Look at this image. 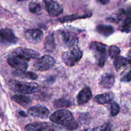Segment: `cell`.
Wrapping results in <instances>:
<instances>
[{
  "label": "cell",
  "instance_id": "ffe728a7",
  "mask_svg": "<svg viewBox=\"0 0 131 131\" xmlns=\"http://www.w3.org/2000/svg\"><path fill=\"white\" fill-rule=\"evenodd\" d=\"M113 99V95L111 93H106L97 95L95 97V101L99 104H103L111 102Z\"/></svg>",
  "mask_w": 131,
  "mask_h": 131
},
{
  "label": "cell",
  "instance_id": "277c9868",
  "mask_svg": "<svg viewBox=\"0 0 131 131\" xmlns=\"http://www.w3.org/2000/svg\"><path fill=\"white\" fill-rule=\"evenodd\" d=\"M82 53L77 47H73L63 53L62 59L64 64L68 66H73L81 58Z\"/></svg>",
  "mask_w": 131,
  "mask_h": 131
},
{
  "label": "cell",
  "instance_id": "30bf717a",
  "mask_svg": "<svg viewBox=\"0 0 131 131\" xmlns=\"http://www.w3.org/2000/svg\"><path fill=\"white\" fill-rule=\"evenodd\" d=\"M44 2L46 10L51 16H57L62 13V7L57 2L54 1H46Z\"/></svg>",
  "mask_w": 131,
  "mask_h": 131
},
{
  "label": "cell",
  "instance_id": "4dcf8cb0",
  "mask_svg": "<svg viewBox=\"0 0 131 131\" xmlns=\"http://www.w3.org/2000/svg\"><path fill=\"white\" fill-rule=\"evenodd\" d=\"M19 114L21 116L24 117H26L27 116V114H26L24 111H20V112H19Z\"/></svg>",
  "mask_w": 131,
  "mask_h": 131
},
{
  "label": "cell",
  "instance_id": "484cf974",
  "mask_svg": "<svg viewBox=\"0 0 131 131\" xmlns=\"http://www.w3.org/2000/svg\"><path fill=\"white\" fill-rule=\"evenodd\" d=\"M120 29L122 32H128L131 31V17H126L120 26Z\"/></svg>",
  "mask_w": 131,
  "mask_h": 131
},
{
  "label": "cell",
  "instance_id": "6da1fadb",
  "mask_svg": "<svg viewBox=\"0 0 131 131\" xmlns=\"http://www.w3.org/2000/svg\"><path fill=\"white\" fill-rule=\"evenodd\" d=\"M50 119L53 122L63 126L69 130L76 129L78 126L72 114L67 110H60L55 112L50 116Z\"/></svg>",
  "mask_w": 131,
  "mask_h": 131
},
{
  "label": "cell",
  "instance_id": "1f68e13d",
  "mask_svg": "<svg viewBox=\"0 0 131 131\" xmlns=\"http://www.w3.org/2000/svg\"><path fill=\"white\" fill-rule=\"evenodd\" d=\"M127 56V58L128 59H129L131 61V49L128 52Z\"/></svg>",
  "mask_w": 131,
  "mask_h": 131
},
{
  "label": "cell",
  "instance_id": "ba28073f",
  "mask_svg": "<svg viewBox=\"0 0 131 131\" xmlns=\"http://www.w3.org/2000/svg\"><path fill=\"white\" fill-rule=\"evenodd\" d=\"M28 112L30 116L42 119L47 118L50 114L48 108L41 105L32 106L29 108Z\"/></svg>",
  "mask_w": 131,
  "mask_h": 131
},
{
  "label": "cell",
  "instance_id": "44dd1931",
  "mask_svg": "<svg viewBox=\"0 0 131 131\" xmlns=\"http://www.w3.org/2000/svg\"><path fill=\"white\" fill-rule=\"evenodd\" d=\"M96 30L99 34L104 36H108L113 33L114 28L110 25L100 24L97 26Z\"/></svg>",
  "mask_w": 131,
  "mask_h": 131
},
{
  "label": "cell",
  "instance_id": "cb8c5ba5",
  "mask_svg": "<svg viewBox=\"0 0 131 131\" xmlns=\"http://www.w3.org/2000/svg\"><path fill=\"white\" fill-rule=\"evenodd\" d=\"M125 11L123 9L119 10L116 14H113L112 16L109 17L108 19L112 22L115 23H118L120 21L123 17V16L125 15Z\"/></svg>",
  "mask_w": 131,
  "mask_h": 131
},
{
  "label": "cell",
  "instance_id": "603a6c76",
  "mask_svg": "<svg viewBox=\"0 0 131 131\" xmlns=\"http://www.w3.org/2000/svg\"><path fill=\"white\" fill-rule=\"evenodd\" d=\"M29 11L34 14H39L42 11V7L41 5L37 2L31 1L29 4Z\"/></svg>",
  "mask_w": 131,
  "mask_h": 131
},
{
  "label": "cell",
  "instance_id": "5b68a950",
  "mask_svg": "<svg viewBox=\"0 0 131 131\" xmlns=\"http://www.w3.org/2000/svg\"><path fill=\"white\" fill-rule=\"evenodd\" d=\"M58 40L60 43L66 48H73L78 43V38L75 33L63 30L59 33Z\"/></svg>",
  "mask_w": 131,
  "mask_h": 131
},
{
  "label": "cell",
  "instance_id": "e0dca14e",
  "mask_svg": "<svg viewBox=\"0 0 131 131\" xmlns=\"http://www.w3.org/2000/svg\"><path fill=\"white\" fill-rule=\"evenodd\" d=\"M12 99L24 107L28 106L32 103L31 99L23 95H15L12 97Z\"/></svg>",
  "mask_w": 131,
  "mask_h": 131
},
{
  "label": "cell",
  "instance_id": "d6986e66",
  "mask_svg": "<svg viewBox=\"0 0 131 131\" xmlns=\"http://www.w3.org/2000/svg\"><path fill=\"white\" fill-rule=\"evenodd\" d=\"M131 64V61L127 58L122 56H118L115 58L114 65L115 70L118 71L123 67Z\"/></svg>",
  "mask_w": 131,
  "mask_h": 131
},
{
  "label": "cell",
  "instance_id": "7a4b0ae2",
  "mask_svg": "<svg viewBox=\"0 0 131 131\" xmlns=\"http://www.w3.org/2000/svg\"><path fill=\"white\" fill-rule=\"evenodd\" d=\"M9 88L13 92L22 94H31L35 92L38 85L35 82H23L17 80H11L8 83Z\"/></svg>",
  "mask_w": 131,
  "mask_h": 131
},
{
  "label": "cell",
  "instance_id": "52a82bcc",
  "mask_svg": "<svg viewBox=\"0 0 131 131\" xmlns=\"http://www.w3.org/2000/svg\"><path fill=\"white\" fill-rule=\"evenodd\" d=\"M55 63V59L52 56L47 55L37 58L33 63V67L36 71H45L51 69Z\"/></svg>",
  "mask_w": 131,
  "mask_h": 131
},
{
  "label": "cell",
  "instance_id": "f546056e",
  "mask_svg": "<svg viewBox=\"0 0 131 131\" xmlns=\"http://www.w3.org/2000/svg\"><path fill=\"white\" fill-rule=\"evenodd\" d=\"M100 131H112V125L110 122L104 123L100 128Z\"/></svg>",
  "mask_w": 131,
  "mask_h": 131
},
{
  "label": "cell",
  "instance_id": "e575fe53",
  "mask_svg": "<svg viewBox=\"0 0 131 131\" xmlns=\"http://www.w3.org/2000/svg\"><path fill=\"white\" fill-rule=\"evenodd\" d=\"M6 131H8V130H6Z\"/></svg>",
  "mask_w": 131,
  "mask_h": 131
},
{
  "label": "cell",
  "instance_id": "4316f807",
  "mask_svg": "<svg viewBox=\"0 0 131 131\" xmlns=\"http://www.w3.org/2000/svg\"><path fill=\"white\" fill-rule=\"evenodd\" d=\"M120 110V106L117 103L115 102L111 103L110 107V112L112 116H115L117 115L119 113Z\"/></svg>",
  "mask_w": 131,
  "mask_h": 131
},
{
  "label": "cell",
  "instance_id": "5bb4252c",
  "mask_svg": "<svg viewBox=\"0 0 131 131\" xmlns=\"http://www.w3.org/2000/svg\"><path fill=\"white\" fill-rule=\"evenodd\" d=\"M92 97L91 91L88 87L83 88L78 93L77 101L78 104H83L88 102Z\"/></svg>",
  "mask_w": 131,
  "mask_h": 131
},
{
  "label": "cell",
  "instance_id": "d4e9b609",
  "mask_svg": "<svg viewBox=\"0 0 131 131\" xmlns=\"http://www.w3.org/2000/svg\"><path fill=\"white\" fill-rule=\"evenodd\" d=\"M108 52V55L111 58H116L119 56L120 53V50L117 46L113 45L109 47Z\"/></svg>",
  "mask_w": 131,
  "mask_h": 131
},
{
  "label": "cell",
  "instance_id": "2e32d148",
  "mask_svg": "<svg viewBox=\"0 0 131 131\" xmlns=\"http://www.w3.org/2000/svg\"><path fill=\"white\" fill-rule=\"evenodd\" d=\"M56 48V44L53 33L49 34L46 38L45 42V49L48 52H53Z\"/></svg>",
  "mask_w": 131,
  "mask_h": 131
},
{
  "label": "cell",
  "instance_id": "3957f363",
  "mask_svg": "<svg viewBox=\"0 0 131 131\" xmlns=\"http://www.w3.org/2000/svg\"><path fill=\"white\" fill-rule=\"evenodd\" d=\"M90 48L97 64L100 67H103L107 59L106 45L98 41H93L90 45Z\"/></svg>",
  "mask_w": 131,
  "mask_h": 131
},
{
  "label": "cell",
  "instance_id": "f1b7e54d",
  "mask_svg": "<svg viewBox=\"0 0 131 131\" xmlns=\"http://www.w3.org/2000/svg\"><path fill=\"white\" fill-rule=\"evenodd\" d=\"M121 80L123 82H129L131 81V70L126 72L121 78Z\"/></svg>",
  "mask_w": 131,
  "mask_h": 131
},
{
  "label": "cell",
  "instance_id": "9c48e42d",
  "mask_svg": "<svg viewBox=\"0 0 131 131\" xmlns=\"http://www.w3.org/2000/svg\"><path fill=\"white\" fill-rule=\"evenodd\" d=\"M18 38L15 36L12 31L9 29H2L0 30V43L5 45L15 43Z\"/></svg>",
  "mask_w": 131,
  "mask_h": 131
},
{
  "label": "cell",
  "instance_id": "d6a6232c",
  "mask_svg": "<svg viewBox=\"0 0 131 131\" xmlns=\"http://www.w3.org/2000/svg\"><path fill=\"white\" fill-rule=\"evenodd\" d=\"M81 131H94V130L93 129H83Z\"/></svg>",
  "mask_w": 131,
  "mask_h": 131
},
{
  "label": "cell",
  "instance_id": "4fadbf2b",
  "mask_svg": "<svg viewBox=\"0 0 131 131\" xmlns=\"http://www.w3.org/2000/svg\"><path fill=\"white\" fill-rule=\"evenodd\" d=\"M25 37L29 42L32 43H37L42 40L43 32L38 29L28 30L25 33Z\"/></svg>",
  "mask_w": 131,
  "mask_h": 131
},
{
  "label": "cell",
  "instance_id": "8fae6325",
  "mask_svg": "<svg viewBox=\"0 0 131 131\" xmlns=\"http://www.w3.org/2000/svg\"><path fill=\"white\" fill-rule=\"evenodd\" d=\"M8 62L12 68L16 69V70L25 71L28 67L27 61L20 59L12 54L8 57Z\"/></svg>",
  "mask_w": 131,
  "mask_h": 131
},
{
  "label": "cell",
  "instance_id": "ac0fdd59",
  "mask_svg": "<svg viewBox=\"0 0 131 131\" xmlns=\"http://www.w3.org/2000/svg\"><path fill=\"white\" fill-rule=\"evenodd\" d=\"M13 74L16 77L31 80H35L38 77L37 75L35 73L30 71L16 70L13 72Z\"/></svg>",
  "mask_w": 131,
  "mask_h": 131
},
{
  "label": "cell",
  "instance_id": "7c38bea8",
  "mask_svg": "<svg viewBox=\"0 0 131 131\" xmlns=\"http://www.w3.org/2000/svg\"><path fill=\"white\" fill-rule=\"evenodd\" d=\"M53 124L48 123H36L27 125L26 131H55Z\"/></svg>",
  "mask_w": 131,
  "mask_h": 131
},
{
  "label": "cell",
  "instance_id": "836d02e7",
  "mask_svg": "<svg viewBox=\"0 0 131 131\" xmlns=\"http://www.w3.org/2000/svg\"><path fill=\"white\" fill-rule=\"evenodd\" d=\"M123 131H126V130H123Z\"/></svg>",
  "mask_w": 131,
  "mask_h": 131
},
{
  "label": "cell",
  "instance_id": "8992f818",
  "mask_svg": "<svg viewBox=\"0 0 131 131\" xmlns=\"http://www.w3.org/2000/svg\"><path fill=\"white\" fill-rule=\"evenodd\" d=\"M11 54L27 62L30 60L38 58L39 56L37 52L31 49L23 47L15 49Z\"/></svg>",
  "mask_w": 131,
  "mask_h": 131
},
{
  "label": "cell",
  "instance_id": "7402d4cb",
  "mask_svg": "<svg viewBox=\"0 0 131 131\" xmlns=\"http://www.w3.org/2000/svg\"><path fill=\"white\" fill-rule=\"evenodd\" d=\"M53 105L56 108L68 107L71 106L72 103L69 100L62 98L55 100L53 102Z\"/></svg>",
  "mask_w": 131,
  "mask_h": 131
},
{
  "label": "cell",
  "instance_id": "9a60e30c",
  "mask_svg": "<svg viewBox=\"0 0 131 131\" xmlns=\"http://www.w3.org/2000/svg\"><path fill=\"white\" fill-rule=\"evenodd\" d=\"M115 82L114 76L110 73H105L103 74L99 80L100 85L103 88L110 89L113 86Z\"/></svg>",
  "mask_w": 131,
  "mask_h": 131
},
{
  "label": "cell",
  "instance_id": "83f0119b",
  "mask_svg": "<svg viewBox=\"0 0 131 131\" xmlns=\"http://www.w3.org/2000/svg\"><path fill=\"white\" fill-rule=\"evenodd\" d=\"M89 15H83V16H79L77 15H72L71 16H67L64 18H63L61 21L64 22V21H68V20H74L75 19L77 18H83V17H88ZM89 17V16H88Z\"/></svg>",
  "mask_w": 131,
  "mask_h": 131
}]
</instances>
